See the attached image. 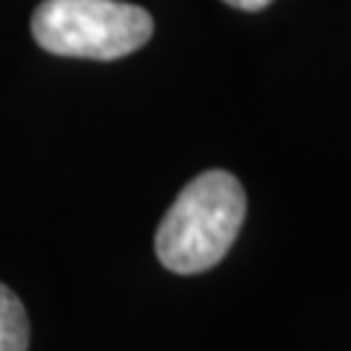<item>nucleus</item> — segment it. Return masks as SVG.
Segmentation results:
<instances>
[{"label": "nucleus", "instance_id": "20e7f679", "mask_svg": "<svg viewBox=\"0 0 351 351\" xmlns=\"http://www.w3.org/2000/svg\"><path fill=\"white\" fill-rule=\"evenodd\" d=\"M223 3L234 6V9H243V12H261V9H267L272 0H223Z\"/></svg>", "mask_w": 351, "mask_h": 351}, {"label": "nucleus", "instance_id": "7ed1b4c3", "mask_svg": "<svg viewBox=\"0 0 351 351\" xmlns=\"http://www.w3.org/2000/svg\"><path fill=\"white\" fill-rule=\"evenodd\" d=\"M29 348V316L21 299L0 284V351H27Z\"/></svg>", "mask_w": 351, "mask_h": 351}, {"label": "nucleus", "instance_id": "f257e3e1", "mask_svg": "<svg viewBox=\"0 0 351 351\" xmlns=\"http://www.w3.org/2000/svg\"><path fill=\"white\" fill-rule=\"evenodd\" d=\"M246 219V191L232 173H199L176 196L156 232V255L176 276H196L228 255Z\"/></svg>", "mask_w": 351, "mask_h": 351}, {"label": "nucleus", "instance_id": "f03ea898", "mask_svg": "<svg viewBox=\"0 0 351 351\" xmlns=\"http://www.w3.org/2000/svg\"><path fill=\"white\" fill-rule=\"evenodd\" d=\"M32 38L53 56L114 62L152 38V15L120 0H41Z\"/></svg>", "mask_w": 351, "mask_h": 351}]
</instances>
